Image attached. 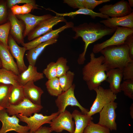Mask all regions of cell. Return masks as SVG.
<instances>
[{
	"mask_svg": "<svg viewBox=\"0 0 133 133\" xmlns=\"http://www.w3.org/2000/svg\"><path fill=\"white\" fill-rule=\"evenodd\" d=\"M116 29V28L107 27L100 23L93 22L88 23H84L72 28V30L75 33L73 38L76 39L81 37L85 43L83 51L79 55L77 60L78 64L82 65L84 63L86 60V53L90 44L105 36L112 34L114 33Z\"/></svg>",
	"mask_w": 133,
	"mask_h": 133,
	"instance_id": "obj_1",
	"label": "cell"
},
{
	"mask_svg": "<svg viewBox=\"0 0 133 133\" xmlns=\"http://www.w3.org/2000/svg\"><path fill=\"white\" fill-rule=\"evenodd\" d=\"M90 58L89 62L83 67L82 72L83 80L86 83L89 89L92 90L98 88L106 80L105 72L108 70L103 63V55L96 57L92 52L90 54Z\"/></svg>",
	"mask_w": 133,
	"mask_h": 133,
	"instance_id": "obj_2",
	"label": "cell"
},
{
	"mask_svg": "<svg viewBox=\"0 0 133 133\" xmlns=\"http://www.w3.org/2000/svg\"><path fill=\"white\" fill-rule=\"evenodd\" d=\"M129 50L125 44L107 47L100 52L104 57L103 63L108 70L112 68L121 69L129 63L133 61L130 57Z\"/></svg>",
	"mask_w": 133,
	"mask_h": 133,
	"instance_id": "obj_3",
	"label": "cell"
},
{
	"mask_svg": "<svg viewBox=\"0 0 133 133\" xmlns=\"http://www.w3.org/2000/svg\"><path fill=\"white\" fill-rule=\"evenodd\" d=\"M132 33H133V29L117 26L113 35L110 38L102 43L94 45L93 52L94 54L98 53L107 47L124 44L128 36Z\"/></svg>",
	"mask_w": 133,
	"mask_h": 133,
	"instance_id": "obj_4",
	"label": "cell"
},
{
	"mask_svg": "<svg viewBox=\"0 0 133 133\" xmlns=\"http://www.w3.org/2000/svg\"><path fill=\"white\" fill-rule=\"evenodd\" d=\"M96 93V98L87 114L92 116L99 113L106 104L114 101L117 99L116 94H114L109 89H104L100 86L94 90Z\"/></svg>",
	"mask_w": 133,
	"mask_h": 133,
	"instance_id": "obj_5",
	"label": "cell"
},
{
	"mask_svg": "<svg viewBox=\"0 0 133 133\" xmlns=\"http://www.w3.org/2000/svg\"><path fill=\"white\" fill-rule=\"evenodd\" d=\"M75 85L73 84L72 86L67 90L62 92L57 97L55 100V103L59 113L64 111L66 108L70 105L72 106L78 107L82 113L87 114L89 111L88 109L82 106L76 98L74 93Z\"/></svg>",
	"mask_w": 133,
	"mask_h": 133,
	"instance_id": "obj_6",
	"label": "cell"
},
{
	"mask_svg": "<svg viewBox=\"0 0 133 133\" xmlns=\"http://www.w3.org/2000/svg\"><path fill=\"white\" fill-rule=\"evenodd\" d=\"M0 120L2 123L0 133H6L11 131L18 133H29V128L20 125V120L16 115L9 116L5 109L0 110Z\"/></svg>",
	"mask_w": 133,
	"mask_h": 133,
	"instance_id": "obj_7",
	"label": "cell"
},
{
	"mask_svg": "<svg viewBox=\"0 0 133 133\" xmlns=\"http://www.w3.org/2000/svg\"><path fill=\"white\" fill-rule=\"evenodd\" d=\"M72 118L71 113L66 110L52 120L50 124V127L53 131L57 133H61L65 130L70 133H74L75 124Z\"/></svg>",
	"mask_w": 133,
	"mask_h": 133,
	"instance_id": "obj_8",
	"label": "cell"
},
{
	"mask_svg": "<svg viewBox=\"0 0 133 133\" xmlns=\"http://www.w3.org/2000/svg\"><path fill=\"white\" fill-rule=\"evenodd\" d=\"M59 112L52 113L49 116H44L41 114L35 113L29 117L23 116L21 114L16 115L20 121L27 123L29 129V133H33L45 124H50L52 120L57 116Z\"/></svg>",
	"mask_w": 133,
	"mask_h": 133,
	"instance_id": "obj_9",
	"label": "cell"
},
{
	"mask_svg": "<svg viewBox=\"0 0 133 133\" xmlns=\"http://www.w3.org/2000/svg\"><path fill=\"white\" fill-rule=\"evenodd\" d=\"M43 108L41 105L35 104L25 98L17 105H10L5 110L9 116L21 114L23 116L29 117L33 114L38 113Z\"/></svg>",
	"mask_w": 133,
	"mask_h": 133,
	"instance_id": "obj_10",
	"label": "cell"
},
{
	"mask_svg": "<svg viewBox=\"0 0 133 133\" xmlns=\"http://www.w3.org/2000/svg\"><path fill=\"white\" fill-rule=\"evenodd\" d=\"M117 105L114 101L111 102L106 105L99 112L100 116L98 123L111 131H116L117 129L115 110Z\"/></svg>",
	"mask_w": 133,
	"mask_h": 133,
	"instance_id": "obj_11",
	"label": "cell"
},
{
	"mask_svg": "<svg viewBox=\"0 0 133 133\" xmlns=\"http://www.w3.org/2000/svg\"><path fill=\"white\" fill-rule=\"evenodd\" d=\"M67 22L63 16H52L39 23L28 35L29 41L41 36L53 30V27L60 22Z\"/></svg>",
	"mask_w": 133,
	"mask_h": 133,
	"instance_id": "obj_12",
	"label": "cell"
},
{
	"mask_svg": "<svg viewBox=\"0 0 133 133\" xmlns=\"http://www.w3.org/2000/svg\"><path fill=\"white\" fill-rule=\"evenodd\" d=\"M99 10L100 13L111 17L125 16L133 12L128 2L124 0L120 1L114 4H105Z\"/></svg>",
	"mask_w": 133,
	"mask_h": 133,
	"instance_id": "obj_13",
	"label": "cell"
},
{
	"mask_svg": "<svg viewBox=\"0 0 133 133\" xmlns=\"http://www.w3.org/2000/svg\"><path fill=\"white\" fill-rule=\"evenodd\" d=\"M74 26V24L72 22H67L66 24L58 29L49 32L28 42L21 44L27 50H29L40 44L54 38H58L59 34L65 29L72 28Z\"/></svg>",
	"mask_w": 133,
	"mask_h": 133,
	"instance_id": "obj_14",
	"label": "cell"
},
{
	"mask_svg": "<svg viewBox=\"0 0 133 133\" xmlns=\"http://www.w3.org/2000/svg\"><path fill=\"white\" fill-rule=\"evenodd\" d=\"M8 49L13 56L16 59L19 73L27 68L24 61V56L26 50L24 47L19 46L12 36H9L8 40Z\"/></svg>",
	"mask_w": 133,
	"mask_h": 133,
	"instance_id": "obj_15",
	"label": "cell"
},
{
	"mask_svg": "<svg viewBox=\"0 0 133 133\" xmlns=\"http://www.w3.org/2000/svg\"><path fill=\"white\" fill-rule=\"evenodd\" d=\"M52 16L49 14L38 16L30 13L17 16L18 18L24 22L25 24V29L23 34L24 37L28 36L41 22Z\"/></svg>",
	"mask_w": 133,
	"mask_h": 133,
	"instance_id": "obj_16",
	"label": "cell"
},
{
	"mask_svg": "<svg viewBox=\"0 0 133 133\" xmlns=\"http://www.w3.org/2000/svg\"><path fill=\"white\" fill-rule=\"evenodd\" d=\"M0 59L2 68L18 75L20 73L17 63L8 48L0 41Z\"/></svg>",
	"mask_w": 133,
	"mask_h": 133,
	"instance_id": "obj_17",
	"label": "cell"
},
{
	"mask_svg": "<svg viewBox=\"0 0 133 133\" xmlns=\"http://www.w3.org/2000/svg\"><path fill=\"white\" fill-rule=\"evenodd\" d=\"M34 83L30 81L22 86L24 96L34 104L41 105V96L44 91Z\"/></svg>",
	"mask_w": 133,
	"mask_h": 133,
	"instance_id": "obj_18",
	"label": "cell"
},
{
	"mask_svg": "<svg viewBox=\"0 0 133 133\" xmlns=\"http://www.w3.org/2000/svg\"><path fill=\"white\" fill-rule=\"evenodd\" d=\"M100 23L111 28L120 26L133 29V12L123 17H109L100 21Z\"/></svg>",
	"mask_w": 133,
	"mask_h": 133,
	"instance_id": "obj_19",
	"label": "cell"
},
{
	"mask_svg": "<svg viewBox=\"0 0 133 133\" xmlns=\"http://www.w3.org/2000/svg\"><path fill=\"white\" fill-rule=\"evenodd\" d=\"M106 81L109 84V89L114 94L121 91L120 85L123 78L122 69L119 68L110 69L106 71Z\"/></svg>",
	"mask_w": 133,
	"mask_h": 133,
	"instance_id": "obj_20",
	"label": "cell"
},
{
	"mask_svg": "<svg viewBox=\"0 0 133 133\" xmlns=\"http://www.w3.org/2000/svg\"><path fill=\"white\" fill-rule=\"evenodd\" d=\"M17 76L18 83L22 86L29 82H34L44 77L43 74L38 72L36 66L30 65L26 70L20 73Z\"/></svg>",
	"mask_w": 133,
	"mask_h": 133,
	"instance_id": "obj_21",
	"label": "cell"
},
{
	"mask_svg": "<svg viewBox=\"0 0 133 133\" xmlns=\"http://www.w3.org/2000/svg\"><path fill=\"white\" fill-rule=\"evenodd\" d=\"M9 19L11 25L10 33L15 38L14 39L18 44L24 43L23 34V27L22 23L12 13L9 15Z\"/></svg>",
	"mask_w": 133,
	"mask_h": 133,
	"instance_id": "obj_22",
	"label": "cell"
},
{
	"mask_svg": "<svg viewBox=\"0 0 133 133\" xmlns=\"http://www.w3.org/2000/svg\"><path fill=\"white\" fill-rule=\"evenodd\" d=\"M71 114L75 124L74 133H83L85 128L89 123L93 120V118L77 110H74Z\"/></svg>",
	"mask_w": 133,
	"mask_h": 133,
	"instance_id": "obj_23",
	"label": "cell"
},
{
	"mask_svg": "<svg viewBox=\"0 0 133 133\" xmlns=\"http://www.w3.org/2000/svg\"><path fill=\"white\" fill-rule=\"evenodd\" d=\"M58 38H54L41 43L28 50L26 56L29 65L35 66L39 55L47 46L57 42Z\"/></svg>",
	"mask_w": 133,
	"mask_h": 133,
	"instance_id": "obj_24",
	"label": "cell"
},
{
	"mask_svg": "<svg viewBox=\"0 0 133 133\" xmlns=\"http://www.w3.org/2000/svg\"><path fill=\"white\" fill-rule=\"evenodd\" d=\"M49 10L54 12L56 14V16L72 17L78 14H82L89 15L93 19H95L96 17H99L105 19L109 18V17L108 16L103 15L100 13L96 12L93 11L85 8H80L74 12L64 13H58L53 10Z\"/></svg>",
	"mask_w": 133,
	"mask_h": 133,
	"instance_id": "obj_25",
	"label": "cell"
},
{
	"mask_svg": "<svg viewBox=\"0 0 133 133\" xmlns=\"http://www.w3.org/2000/svg\"><path fill=\"white\" fill-rule=\"evenodd\" d=\"M0 83L14 86H21L18 82L17 75L2 67L0 68Z\"/></svg>",
	"mask_w": 133,
	"mask_h": 133,
	"instance_id": "obj_26",
	"label": "cell"
},
{
	"mask_svg": "<svg viewBox=\"0 0 133 133\" xmlns=\"http://www.w3.org/2000/svg\"><path fill=\"white\" fill-rule=\"evenodd\" d=\"M25 98L22 86L12 85L9 96V105H17L22 101Z\"/></svg>",
	"mask_w": 133,
	"mask_h": 133,
	"instance_id": "obj_27",
	"label": "cell"
},
{
	"mask_svg": "<svg viewBox=\"0 0 133 133\" xmlns=\"http://www.w3.org/2000/svg\"><path fill=\"white\" fill-rule=\"evenodd\" d=\"M13 85L0 83V106L4 109L9 105V96Z\"/></svg>",
	"mask_w": 133,
	"mask_h": 133,
	"instance_id": "obj_28",
	"label": "cell"
},
{
	"mask_svg": "<svg viewBox=\"0 0 133 133\" xmlns=\"http://www.w3.org/2000/svg\"><path fill=\"white\" fill-rule=\"evenodd\" d=\"M45 85L48 92L51 96L57 97L62 92L57 77L48 80Z\"/></svg>",
	"mask_w": 133,
	"mask_h": 133,
	"instance_id": "obj_29",
	"label": "cell"
},
{
	"mask_svg": "<svg viewBox=\"0 0 133 133\" xmlns=\"http://www.w3.org/2000/svg\"><path fill=\"white\" fill-rule=\"evenodd\" d=\"M74 75L73 72L69 70L66 74L58 78L62 92L67 90L72 86Z\"/></svg>",
	"mask_w": 133,
	"mask_h": 133,
	"instance_id": "obj_30",
	"label": "cell"
},
{
	"mask_svg": "<svg viewBox=\"0 0 133 133\" xmlns=\"http://www.w3.org/2000/svg\"><path fill=\"white\" fill-rule=\"evenodd\" d=\"M83 133H110V130L99 123L91 121L85 128Z\"/></svg>",
	"mask_w": 133,
	"mask_h": 133,
	"instance_id": "obj_31",
	"label": "cell"
},
{
	"mask_svg": "<svg viewBox=\"0 0 133 133\" xmlns=\"http://www.w3.org/2000/svg\"><path fill=\"white\" fill-rule=\"evenodd\" d=\"M55 62L57 77H59L66 74L69 70V68L67 65V61L66 58L62 57L59 58Z\"/></svg>",
	"mask_w": 133,
	"mask_h": 133,
	"instance_id": "obj_32",
	"label": "cell"
},
{
	"mask_svg": "<svg viewBox=\"0 0 133 133\" xmlns=\"http://www.w3.org/2000/svg\"><path fill=\"white\" fill-rule=\"evenodd\" d=\"M10 27L9 21L0 25V41L8 48V40Z\"/></svg>",
	"mask_w": 133,
	"mask_h": 133,
	"instance_id": "obj_33",
	"label": "cell"
},
{
	"mask_svg": "<svg viewBox=\"0 0 133 133\" xmlns=\"http://www.w3.org/2000/svg\"><path fill=\"white\" fill-rule=\"evenodd\" d=\"M121 91H123L124 94L132 100H133V80H124L121 84Z\"/></svg>",
	"mask_w": 133,
	"mask_h": 133,
	"instance_id": "obj_34",
	"label": "cell"
},
{
	"mask_svg": "<svg viewBox=\"0 0 133 133\" xmlns=\"http://www.w3.org/2000/svg\"><path fill=\"white\" fill-rule=\"evenodd\" d=\"M43 73L48 80L57 77L55 62H51L48 64L46 68L43 70Z\"/></svg>",
	"mask_w": 133,
	"mask_h": 133,
	"instance_id": "obj_35",
	"label": "cell"
},
{
	"mask_svg": "<svg viewBox=\"0 0 133 133\" xmlns=\"http://www.w3.org/2000/svg\"><path fill=\"white\" fill-rule=\"evenodd\" d=\"M122 70L124 80H133V61L128 63Z\"/></svg>",
	"mask_w": 133,
	"mask_h": 133,
	"instance_id": "obj_36",
	"label": "cell"
},
{
	"mask_svg": "<svg viewBox=\"0 0 133 133\" xmlns=\"http://www.w3.org/2000/svg\"><path fill=\"white\" fill-rule=\"evenodd\" d=\"M110 1V0H84V8L93 11L99 5Z\"/></svg>",
	"mask_w": 133,
	"mask_h": 133,
	"instance_id": "obj_37",
	"label": "cell"
},
{
	"mask_svg": "<svg viewBox=\"0 0 133 133\" xmlns=\"http://www.w3.org/2000/svg\"><path fill=\"white\" fill-rule=\"evenodd\" d=\"M63 3L74 9L84 8V0H64Z\"/></svg>",
	"mask_w": 133,
	"mask_h": 133,
	"instance_id": "obj_38",
	"label": "cell"
},
{
	"mask_svg": "<svg viewBox=\"0 0 133 133\" xmlns=\"http://www.w3.org/2000/svg\"><path fill=\"white\" fill-rule=\"evenodd\" d=\"M7 5L9 7L11 8L12 6L20 3H30L36 7L38 8V6L35 3V1L33 0H8Z\"/></svg>",
	"mask_w": 133,
	"mask_h": 133,
	"instance_id": "obj_39",
	"label": "cell"
},
{
	"mask_svg": "<svg viewBox=\"0 0 133 133\" xmlns=\"http://www.w3.org/2000/svg\"><path fill=\"white\" fill-rule=\"evenodd\" d=\"M7 9L6 4L0 2V25L5 20L7 16Z\"/></svg>",
	"mask_w": 133,
	"mask_h": 133,
	"instance_id": "obj_40",
	"label": "cell"
},
{
	"mask_svg": "<svg viewBox=\"0 0 133 133\" xmlns=\"http://www.w3.org/2000/svg\"><path fill=\"white\" fill-rule=\"evenodd\" d=\"M129 48V55L131 58L133 60V33L128 36L125 43Z\"/></svg>",
	"mask_w": 133,
	"mask_h": 133,
	"instance_id": "obj_41",
	"label": "cell"
},
{
	"mask_svg": "<svg viewBox=\"0 0 133 133\" xmlns=\"http://www.w3.org/2000/svg\"><path fill=\"white\" fill-rule=\"evenodd\" d=\"M22 15L29 13L33 9H38L37 8L32 4L29 3H26L21 6Z\"/></svg>",
	"mask_w": 133,
	"mask_h": 133,
	"instance_id": "obj_42",
	"label": "cell"
},
{
	"mask_svg": "<svg viewBox=\"0 0 133 133\" xmlns=\"http://www.w3.org/2000/svg\"><path fill=\"white\" fill-rule=\"evenodd\" d=\"M12 13L15 15L22 14L21 6L16 4L12 6L11 8Z\"/></svg>",
	"mask_w": 133,
	"mask_h": 133,
	"instance_id": "obj_43",
	"label": "cell"
},
{
	"mask_svg": "<svg viewBox=\"0 0 133 133\" xmlns=\"http://www.w3.org/2000/svg\"><path fill=\"white\" fill-rule=\"evenodd\" d=\"M53 131L50 127L42 126L32 133H51Z\"/></svg>",
	"mask_w": 133,
	"mask_h": 133,
	"instance_id": "obj_44",
	"label": "cell"
},
{
	"mask_svg": "<svg viewBox=\"0 0 133 133\" xmlns=\"http://www.w3.org/2000/svg\"><path fill=\"white\" fill-rule=\"evenodd\" d=\"M133 104H132L130 107V114L131 115V116L132 118H133Z\"/></svg>",
	"mask_w": 133,
	"mask_h": 133,
	"instance_id": "obj_45",
	"label": "cell"
},
{
	"mask_svg": "<svg viewBox=\"0 0 133 133\" xmlns=\"http://www.w3.org/2000/svg\"><path fill=\"white\" fill-rule=\"evenodd\" d=\"M129 4L131 8L133 7V0H128Z\"/></svg>",
	"mask_w": 133,
	"mask_h": 133,
	"instance_id": "obj_46",
	"label": "cell"
},
{
	"mask_svg": "<svg viewBox=\"0 0 133 133\" xmlns=\"http://www.w3.org/2000/svg\"><path fill=\"white\" fill-rule=\"evenodd\" d=\"M2 67V65L1 64V63L0 61V68H1Z\"/></svg>",
	"mask_w": 133,
	"mask_h": 133,
	"instance_id": "obj_47",
	"label": "cell"
},
{
	"mask_svg": "<svg viewBox=\"0 0 133 133\" xmlns=\"http://www.w3.org/2000/svg\"><path fill=\"white\" fill-rule=\"evenodd\" d=\"M4 109L3 108L0 106V110Z\"/></svg>",
	"mask_w": 133,
	"mask_h": 133,
	"instance_id": "obj_48",
	"label": "cell"
}]
</instances>
